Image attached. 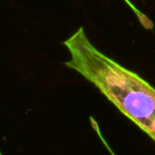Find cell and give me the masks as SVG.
I'll use <instances>...</instances> for the list:
<instances>
[{"label": "cell", "instance_id": "6da1fadb", "mask_svg": "<svg viewBox=\"0 0 155 155\" xmlns=\"http://www.w3.org/2000/svg\"><path fill=\"white\" fill-rule=\"evenodd\" d=\"M63 45L71 55L64 64L93 84L124 116L155 141V88L98 51L84 28H79Z\"/></svg>", "mask_w": 155, "mask_h": 155}]
</instances>
